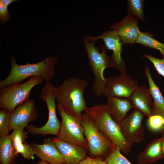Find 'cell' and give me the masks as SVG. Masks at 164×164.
Returning <instances> with one entry per match:
<instances>
[{
    "label": "cell",
    "mask_w": 164,
    "mask_h": 164,
    "mask_svg": "<svg viewBox=\"0 0 164 164\" xmlns=\"http://www.w3.org/2000/svg\"><path fill=\"white\" fill-rule=\"evenodd\" d=\"M84 48L88 58L89 65L94 76V80L92 87L93 93L96 96L102 95L105 83L104 76L105 69L111 67L110 56L107 54L104 45L101 46L102 51L95 45L94 41H88L84 39Z\"/></svg>",
    "instance_id": "4"
},
{
    "label": "cell",
    "mask_w": 164,
    "mask_h": 164,
    "mask_svg": "<svg viewBox=\"0 0 164 164\" xmlns=\"http://www.w3.org/2000/svg\"><path fill=\"white\" fill-rule=\"evenodd\" d=\"M147 125L153 132H160L164 126V119L159 115H153L148 117Z\"/></svg>",
    "instance_id": "26"
},
{
    "label": "cell",
    "mask_w": 164,
    "mask_h": 164,
    "mask_svg": "<svg viewBox=\"0 0 164 164\" xmlns=\"http://www.w3.org/2000/svg\"><path fill=\"white\" fill-rule=\"evenodd\" d=\"M129 99L134 109L148 118L153 115L152 98L149 89L145 86H138Z\"/></svg>",
    "instance_id": "16"
},
{
    "label": "cell",
    "mask_w": 164,
    "mask_h": 164,
    "mask_svg": "<svg viewBox=\"0 0 164 164\" xmlns=\"http://www.w3.org/2000/svg\"><path fill=\"white\" fill-rule=\"evenodd\" d=\"M144 72L148 81L149 89L153 101L152 107L153 115H159L164 119V98L159 87L152 78L147 63Z\"/></svg>",
    "instance_id": "19"
},
{
    "label": "cell",
    "mask_w": 164,
    "mask_h": 164,
    "mask_svg": "<svg viewBox=\"0 0 164 164\" xmlns=\"http://www.w3.org/2000/svg\"><path fill=\"white\" fill-rule=\"evenodd\" d=\"M77 164H106L105 160L100 158L87 156Z\"/></svg>",
    "instance_id": "30"
},
{
    "label": "cell",
    "mask_w": 164,
    "mask_h": 164,
    "mask_svg": "<svg viewBox=\"0 0 164 164\" xmlns=\"http://www.w3.org/2000/svg\"><path fill=\"white\" fill-rule=\"evenodd\" d=\"M10 114L5 109L0 110V137L10 135L9 127Z\"/></svg>",
    "instance_id": "24"
},
{
    "label": "cell",
    "mask_w": 164,
    "mask_h": 164,
    "mask_svg": "<svg viewBox=\"0 0 164 164\" xmlns=\"http://www.w3.org/2000/svg\"><path fill=\"white\" fill-rule=\"evenodd\" d=\"M88 82L80 78L67 79L56 87L55 99L68 114L78 117L86 108L84 94Z\"/></svg>",
    "instance_id": "2"
},
{
    "label": "cell",
    "mask_w": 164,
    "mask_h": 164,
    "mask_svg": "<svg viewBox=\"0 0 164 164\" xmlns=\"http://www.w3.org/2000/svg\"><path fill=\"white\" fill-rule=\"evenodd\" d=\"M18 155L10 135L0 137V164H12Z\"/></svg>",
    "instance_id": "20"
},
{
    "label": "cell",
    "mask_w": 164,
    "mask_h": 164,
    "mask_svg": "<svg viewBox=\"0 0 164 164\" xmlns=\"http://www.w3.org/2000/svg\"><path fill=\"white\" fill-rule=\"evenodd\" d=\"M38 117L34 100L30 99L17 106L10 114L9 131L19 127L25 128L30 122L37 119Z\"/></svg>",
    "instance_id": "12"
},
{
    "label": "cell",
    "mask_w": 164,
    "mask_h": 164,
    "mask_svg": "<svg viewBox=\"0 0 164 164\" xmlns=\"http://www.w3.org/2000/svg\"><path fill=\"white\" fill-rule=\"evenodd\" d=\"M121 151L119 147L115 145L111 153L105 159L106 164H132Z\"/></svg>",
    "instance_id": "23"
},
{
    "label": "cell",
    "mask_w": 164,
    "mask_h": 164,
    "mask_svg": "<svg viewBox=\"0 0 164 164\" xmlns=\"http://www.w3.org/2000/svg\"><path fill=\"white\" fill-rule=\"evenodd\" d=\"M14 147L17 153L20 154L24 158L29 160L34 159L35 154L33 150L26 141L19 143Z\"/></svg>",
    "instance_id": "25"
},
{
    "label": "cell",
    "mask_w": 164,
    "mask_h": 164,
    "mask_svg": "<svg viewBox=\"0 0 164 164\" xmlns=\"http://www.w3.org/2000/svg\"><path fill=\"white\" fill-rule=\"evenodd\" d=\"M34 164H51L50 163H49L45 161L41 160L38 163H35Z\"/></svg>",
    "instance_id": "33"
},
{
    "label": "cell",
    "mask_w": 164,
    "mask_h": 164,
    "mask_svg": "<svg viewBox=\"0 0 164 164\" xmlns=\"http://www.w3.org/2000/svg\"><path fill=\"white\" fill-rule=\"evenodd\" d=\"M143 0H128L127 2L128 14L136 17L142 21L145 19L143 12Z\"/></svg>",
    "instance_id": "22"
},
{
    "label": "cell",
    "mask_w": 164,
    "mask_h": 164,
    "mask_svg": "<svg viewBox=\"0 0 164 164\" xmlns=\"http://www.w3.org/2000/svg\"><path fill=\"white\" fill-rule=\"evenodd\" d=\"M142 56L147 58L153 64L158 73L164 77V59L156 58L149 54H144Z\"/></svg>",
    "instance_id": "28"
},
{
    "label": "cell",
    "mask_w": 164,
    "mask_h": 164,
    "mask_svg": "<svg viewBox=\"0 0 164 164\" xmlns=\"http://www.w3.org/2000/svg\"><path fill=\"white\" fill-rule=\"evenodd\" d=\"M84 39L94 42L98 39H102L106 48L113 51L110 56L111 67L116 68L121 74H127L125 62L121 56L123 44L116 32L108 30L97 36L86 35Z\"/></svg>",
    "instance_id": "10"
},
{
    "label": "cell",
    "mask_w": 164,
    "mask_h": 164,
    "mask_svg": "<svg viewBox=\"0 0 164 164\" xmlns=\"http://www.w3.org/2000/svg\"><path fill=\"white\" fill-rule=\"evenodd\" d=\"M138 86V82L127 74L110 77L105 78L102 95L129 99Z\"/></svg>",
    "instance_id": "9"
},
{
    "label": "cell",
    "mask_w": 164,
    "mask_h": 164,
    "mask_svg": "<svg viewBox=\"0 0 164 164\" xmlns=\"http://www.w3.org/2000/svg\"><path fill=\"white\" fill-rule=\"evenodd\" d=\"M160 132L161 134V137L160 138L161 140L162 154L163 157H164V126L161 129Z\"/></svg>",
    "instance_id": "31"
},
{
    "label": "cell",
    "mask_w": 164,
    "mask_h": 164,
    "mask_svg": "<svg viewBox=\"0 0 164 164\" xmlns=\"http://www.w3.org/2000/svg\"><path fill=\"white\" fill-rule=\"evenodd\" d=\"M163 158L161 138L150 141L145 149L137 156L139 164H149L154 163Z\"/></svg>",
    "instance_id": "18"
},
{
    "label": "cell",
    "mask_w": 164,
    "mask_h": 164,
    "mask_svg": "<svg viewBox=\"0 0 164 164\" xmlns=\"http://www.w3.org/2000/svg\"><path fill=\"white\" fill-rule=\"evenodd\" d=\"M30 144L35 154L41 160L51 164H64L63 156L52 138L44 139L42 144L35 142Z\"/></svg>",
    "instance_id": "14"
},
{
    "label": "cell",
    "mask_w": 164,
    "mask_h": 164,
    "mask_svg": "<svg viewBox=\"0 0 164 164\" xmlns=\"http://www.w3.org/2000/svg\"><path fill=\"white\" fill-rule=\"evenodd\" d=\"M144 116L139 111L134 109L120 125L124 136L132 144L139 143L144 139L145 129L142 121Z\"/></svg>",
    "instance_id": "11"
},
{
    "label": "cell",
    "mask_w": 164,
    "mask_h": 164,
    "mask_svg": "<svg viewBox=\"0 0 164 164\" xmlns=\"http://www.w3.org/2000/svg\"><path fill=\"white\" fill-rule=\"evenodd\" d=\"M24 128L22 127H18L13 130L10 135L14 147L19 143L26 141L28 132L24 130Z\"/></svg>",
    "instance_id": "27"
},
{
    "label": "cell",
    "mask_w": 164,
    "mask_h": 164,
    "mask_svg": "<svg viewBox=\"0 0 164 164\" xmlns=\"http://www.w3.org/2000/svg\"><path fill=\"white\" fill-rule=\"evenodd\" d=\"M43 80L41 76H34L23 83L0 88V108L11 114L17 106L30 99L32 88Z\"/></svg>",
    "instance_id": "6"
},
{
    "label": "cell",
    "mask_w": 164,
    "mask_h": 164,
    "mask_svg": "<svg viewBox=\"0 0 164 164\" xmlns=\"http://www.w3.org/2000/svg\"><path fill=\"white\" fill-rule=\"evenodd\" d=\"M84 113L92 118L99 130L118 146L124 154L128 155L132 146L125 139L120 125L113 119L105 104H96L87 108Z\"/></svg>",
    "instance_id": "3"
},
{
    "label": "cell",
    "mask_w": 164,
    "mask_h": 164,
    "mask_svg": "<svg viewBox=\"0 0 164 164\" xmlns=\"http://www.w3.org/2000/svg\"><path fill=\"white\" fill-rule=\"evenodd\" d=\"M52 139L62 155L64 164H77L87 156L88 150L86 149L56 137H53Z\"/></svg>",
    "instance_id": "15"
},
{
    "label": "cell",
    "mask_w": 164,
    "mask_h": 164,
    "mask_svg": "<svg viewBox=\"0 0 164 164\" xmlns=\"http://www.w3.org/2000/svg\"><path fill=\"white\" fill-rule=\"evenodd\" d=\"M136 43L159 50L162 56V58L164 59V43L155 39L153 34L151 32H140Z\"/></svg>",
    "instance_id": "21"
},
{
    "label": "cell",
    "mask_w": 164,
    "mask_h": 164,
    "mask_svg": "<svg viewBox=\"0 0 164 164\" xmlns=\"http://www.w3.org/2000/svg\"><path fill=\"white\" fill-rule=\"evenodd\" d=\"M8 7L0 2V19L2 25H3L8 20L11 19L8 12Z\"/></svg>",
    "instance_id": "29"
},
{
    "label": "cell",
    "mask_w": 164,
    "mask_h": 164,
    "mask_svg": "<svg viewBox=\"0 0 164 164\" xmlns=\"http://www.w3.org/2000/svg\"><path fill=\"white\" fill-rule=\"evenodd\" d=\"M61 121L56 137L60 139L88 150V145L81 124L82 116L76 117L67 113L59 103L57 105Z\"/></svg>",
    "instance_id": "8"
},
{
    "label": "cell",
    "mask_w": 164,
    "mask_h": 164,
    "mask_svg": "<svg viewBox=\"0 0 164 164\" xmlns=\"http://www.w3.org/2000/svg\"><path fill=\"white\" fill-rule=\"evenodd\" d=\"M18 1V0H0V2L8 6L10 4Z\"/></svg>",
    "instance_id": "32"
},
{
    "label": "cell",
    "mask_w": 164,
    "mask_h": 164,
    "mask_svg": "<svg viewBox=\"0 0 164 164\" xmlns=\"http://www.w3.org/2000/svg\"><path fill=\"white\" fill-rule=\"evenodd\" d=\"M105 105L113 119L119 125L126 117L127 112L133 108L129 99L126 98L108 97Z\"/></svg>",
    "instance_id": "17"
},
{
    "label": "cell",
    "mask_w": 164,
    "mask_h": 164,
    "mask_svg": "<svg viewBox=\"0 0 164 164\" xmlns=\"http://www.w3.org/2000/svg\"><path fill=\"white\" fill-rule=\"evenodd\" d=\"M55 94L56 87L50 82H47L42 89L40 97L46 104L48 112V119L45 125L42 127H37L31 124L26 126L25 128L31 135L41 136L57 135L61 122L56 115L57 106L55 102Z\"/></svg>",
    "instance_id": "7"
},
{
    "label": "cell",
    "mask_w": 164,
    "mask_h": 164,
    "mask_svg": "<svg viewBox=\"0 0 164 164\" xmlns=\"http://www.w3.org/2000/svg\"><path fill=\"white\" fill-rule=\"evenodd\" d=\"M12 164H18V163L16 162L15 161L13 162Z\"/></svg>",
    "instance_id": "34"
},
{
    "label": "cell",
    "mask_w": 164,
    "mask_h": 164,
    "mask_svg": "<svg viewBox=\"0 0 164 164\" xmlns=\"http://www.w3.org/2000/svg\"><path fill=\"white\" fill-rule=\"evenodd\" d=\"M82 118L81 124L84 128L89 157L105 160L115 145L99 130L89 115L84 113L82 114Z\"/></svg>",
    "instance_id": "5"
},
{
    "label": "cell",
    "mask_w": 164,
    "mask_h": 164,
    "mask_svg": "<svg viewBox=\"0 0 164 164\" xmlns=\"http://www.w3.org/2000/svg\"><path fill=\"white\" fill-rule=\"evenodd\" d=\"M110 28L116 32L123 44L136 43L140 32L137 19L129 14L121 21L113 24Z\"/></svg>",
    "instance_id": "13"
},
{
    "label": "cell",
    "mask_w": 164,
    "mask_h": 164,
    "mask_svg": "<svg viewBox=\"0 0 164 164\" xmlns=\"http://www.w3.org/2000/svg\"><path fill=\"white\" fill-rule=\"evenodd\" d=\"M57 60V57L51 56L36 63L27 62L26 64L19 65L15 58L11 57L10 73L6 78L0 81V88L21 84L26 79L34 76H41L46 82H50L55 75L54 68Z\"/></svg>",
    "instance_id": "1"
}]
</instances>
